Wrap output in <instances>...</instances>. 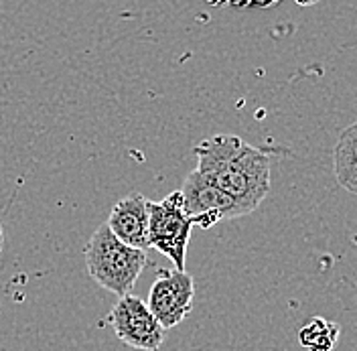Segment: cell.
Segmentation results:
<instances>
[{"label":"cell","instance_id":"1","mask_svg":"<svg viewBox=\"0 0 357 351\" xmlns=\"http://www.w3.org/2000/svg\"><path fill=\"white\" fill-rule=\"evenodd\" d=\"M197 171L252 214L270 191L272 156L236 134H215L193 149Z\"/></svg>","mask_w":357,"mask_h":351},{"label":"cell","instance_id":"2","mask_svg":"<svg viewBox=\"0 0 357 351\" xmlns=\"http://www.w3.org/2000/svg\"><path fill=\"white\" fill-rule=\"evenodd\" d=\"M88 274L108 292L118 297L130 294V290L146 268V250L132 248L120 241L108 223H102L86 244L84 250Z\"/></svg>","mask_w":357,"mask_h":351},{"label":"cell","instance_id":"3","mask_svg":"<svg viewBox=\"0 0 357 351\" xmlns=\"http://www.w3.org/2000/svg\"><path fill=\"white\" fill-rule=\"evenodd\" d=\"M149 244L175 264L177 270H185L187 246L195 221L185 211L181 189L173 191L160 201L149 203Z\"/></svg>","mask_w":357,"mask_h":351},{"label":"cell","instance_id":"4","mask_svg":"<svg viewBox=\"0 0 357 351\" xmlns=\"http://www.w3.org/2000/svg\"><path fill=\"white\" fill-rule=\"evenodd\" d=\"M181 195H183L187 216L203 230H209L218 225L220 221L248 216L238 201H234L227 193H223L213 181H209L197 169L185 177Z\"/></svg>","mask_w":357,"mask_h":351},{"label":"cell","instance_id":"5","mask_svg":"<svg viewBox=\"0 0 357 351\" xmlns=\"http://www.w3.org/2000/svg\"><path fill=\"white\" fill-rule=\"evenodd\" d=\"M108 323L120 341L140 351H158L165 343V327L156 321L146 301L126 294L108 313Z\"/></svg>","mask_w":357,"mask_h":351},{"label":"cell","instance_id":"6","mask_svg":"<svg viewBox=\"0 0 357 351\" xmlns=\"http://www.w3.org/2000/svg\"><path fill=\"white\" fill-rule=\"evenodd\" d=\"M195 281L185 270H158L146 305L165 329H173L193 311Z\"/></svg>","mask_w":357,"mask_h":351},{"label":"cell","instance_id":"7","mask_svg":"<svg viewBox=\"0 0 357 351\" xmlns=\"http://www.w3.org/2000/svg\"><path fill=\"white\" fill-rule=\"evenodd\" d=\"M149 199L140 193H130L122 197L108 216V227L112 234L120 241L138 248V250H149Z\"/></svg>","mask_w":357,"mask_h":351},{"label":"cell","instance_id":"8","mask_svg":"<svg viewBox=\"0 0 357 351\" xmlns=\"http://www.w3.org/2000/svg\"><path fill=\"white\" fill-rule=\"evenodd\" d=\"M333 169L337 183L357 195V120L341 132L335 144Z\"/></svg>","mask_w":357,"mask_h":351},{"label":"cell","instance_id":"9","mask_svg":"<svg viewBox=\"0 0 357 351\" xmlns=\"http://www.w3.org/2000/svg\"><path fill=\"white\" fill-rule=\"evenodd\" d=\"M341 327L325 317H312L298 331V343L307 351H331L337 345Z\"/></svg>","mask_w":357,"mask_h":351},{"label":"cell","instance_id":"10","mask_svg":"<svg viewBox=\"0 0 357 351\" xmlns=\"http://www.w3.org/2000/svg\"><path fill=\"white\" fill-rule=\"evenodd\" d=\"M2 248H4V227L0 223V252H2Z\"/></svg>","mask_w":357,"mask_h":351}]
</instances>
